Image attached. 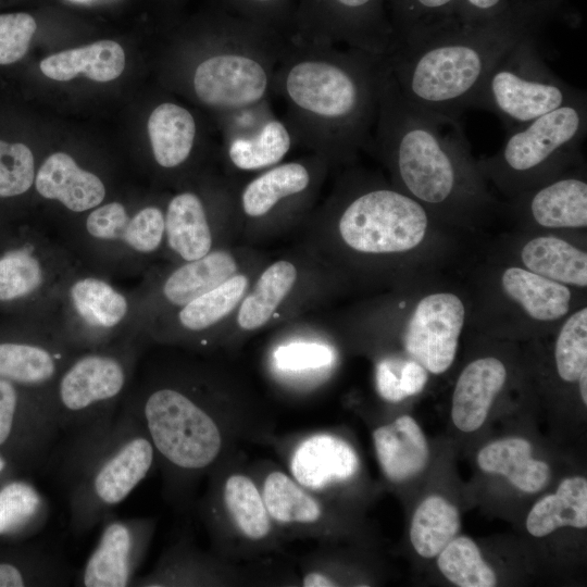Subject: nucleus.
<instances>
[{"instance_id": "19", "label": "nucleus", "mask_w": 587, "mask_h": 587, "mask_svg": "<svg viewBox=\"0 0 587 587\" xmlns=\"http://www.w3.org/2000/svg\"><path fill=\"white\" fill-rule=\"evenodd\" d=\"M259 261L230 276L184 307L161 317L145 333L149 345L179 348L195 353L220 350L238 307L261 266Z\"/></svg>"}, {"instance_id": "40", "label": "nucleus", "mask_w": 587, "mask_h": 587, "mask_svg": "<svg viewBox=\"0 0 587 587\" xmlns=\"http://www.w3.org/2000/svg\"><path fill=\"white\" fill-rule=\"evenodd\" d=\"M441 574L459 587H492L494 570L484 561L477 545L466 536L454 537L437 555Z\"/></svg>"}, {"instance_id": "7", "label": "nucleus", "mask_w": 587, "mask_h": 587, "mask_svg": "<svg viewBox=\"0 0 587 587\" xmlns=\"http://www.w3.org/2000/svg\"><path fill=\"white\" fill-rule=\"evenodd\" d=\"M149 345L141 335L83 350L64 366L46 395L63 451L77 449L102 435L115 420L139 358Z\"/></svg>"}, {"instance_id": "50", "label": "nucleus", "mask_w": 587, "mask_h": 587, "mask_svg": "<svg viewBox=\"0 0 587 587\" xmlns=\"http://www.w3.org/2000/svg\"><path fill=\"white\" fill-rule=\"evenodd\" d=\"M7 469V460L0 454V475L4 473Z\"/></svg>"}, {"instance_id": "44", "label": "nucleus", "mask_w": 587, "mask_h": 587, "mask_svg": "<svg viewBox=\"0 0 587 587\" xmlns=\"http://www.w3.org/2000/svg\"><path fill=\"white\" fill-rule=\"evenodd\" d=\"M37 29L35 18L25 12L0 14V65L21 60Z\"/></svg>"}, {"instance_id": "41", "label": "nucleus", "mask_w": 587, "mask_h": 587, "mask_svg": "<svg viewBox=\"0 0 587 587\" xmlns=\"http://www.w3.org/2000/svg\"><path fill=\"white\" fill-rule=\"evenodd\" d=\"M555 367L561 379L577 382L587 370V308L583 307L566 317L554 345Z\"/></svg>"}, {"instance_id": "33", "label": "nucleus", "mask_w": 587, "mask_h": 587, "mask_svg": "<svg viewBox=\"0 0 587 587\" xmlns=\"http://www.w3.org/2000/svg\"><path fill=\"white\" fill-rule=\"evenodd\" d=\"M500 284L505 296L538 322L561 320L570 311L572 291L569 286L524 267H507L500 276Z\"/></svg>"}, {"instance_id": "35", "label": "nucleus", "mask_w": 587, "mask_h": 587, "mask_svg": "<svg viewBox=\"0 0 587 587\" xmlns=\"http://www.w3.org/2000/svg\"><path fill=\"white\" fill-rule=\"evenodd\" d=\"M39 66L45 76L59 82L85 75L95 82L105 83L122 74L125 53L117 42L99 40L52 54L43 59Z\"/></svg>"}, {"instance_id": "13", "label": "nucleus", "mask_w": 587, "mask_h": 587, "mask_svg": "<svg viewBox=\"0 0 587 587\" xmlns=\"http://www.w3.org/2000/svg\"><path fill=\"white\" fill-rule=\"evenodd\" d=\"M191 179L167 198L162 262L191 261L238 243L240 182L224 172H203Z\"/></svg>"}, {"instance_id": "24", "label": "nucleus", "mask_w": 587, "mask_h": 587, "mask_svg": "<svg viewBox=\"0 0 587 587\" xmlns=\"http://www.w3.org/2000/svg\"><path fill=\"white\" fill-rule=\"evenodd\" d=\"M98 541L77 571L75 585L82 587L133 586L153 539L157 519L117 517L113 512L100 522Z\"/></svg>"}, {"instance_id": "11", "label": "nucleus", "mask_w": 587, "mask_h": 587, "mask_svg": "<svg viewBox=\"0 0 587 587\" xmlns=\"http://www.w3.org/2000/svg\"><path fill=\"white\" fill-rule=\"evenodd\" d=\"M199 512L211 550L235 562L279 551L287 539L274 524L242 450L208 475Z\"/></svg>"}, {"instance_id": "30", "label": "nucleus", "mask_w": 587, "mask_h": 587, "mask_svg": "<svg viewBox=\"0 0 587 587\" xmlns=\"http://www.w3.org/2000/svg\"><path fill=\"white\" fill-rule=\"evenodd\" d=\"M533 222L549 229L586 228L587 183L582 173L565 171L517 197Z\"/></svg>"}, {"instance_id": "31", "label": "nucleus", "mask_w": 587, "mask_h": 587, "mask_svg": "<svg viewBox=\"0 0 587 587\" xmlns=\"http://www.w3.org/2000/svg\"><path fill=\"white\" fill-rule=\"evenodd\" d=\"M507 380L504 363L496 357L471 361L460 373L451 403V419L464 433L478 429Z\"/></svg>"}, {"instance_id": "23", "label": "nucleus", "mask_w": 587, "mask_h": 587, "mask_svg": "<svg viewBox=\"0 0 587 587\" xmlns=\"http://www.w3.org/2000/svg\"><path fill=\"white\" fill-rule=\"evenodd\" d=\"M221 125L223 172L239 182L285 161L299 145L285 118L274 114L270 101L234 115Z\"/></svg>"}, {"instance_id": "15", "label": "nucleus", "mask_w": 587, "mask_h": 587, "mask_svg": "<svg viewBox=\"0 0 587 587\" xmlns=\"http://www.w3.org/2000/svg\"><path fill=\"white\" fill-rule=\"evenodd\" d=\"M583 92L551 71L530 36L500 59L473 97L470 109L494 113L511 132Z\"/></svg>"}, {"instance_id": "3", "label": "nucleus", "mask_w": 587, "mask_h": 587, "mask_svg": "<svg viewBox=\"0 0 587 587\" xmlns=\"http://www.w3.org/2000/svg\"><path fill=\"white\" fill-rule=\"evenodd\" d=\"M429 210L383 177L351 168L301 224V242L353 279H391L429 229Z\"/></svg>"}, {"instance_id": "49", "label": "nucleus", "mask_w": 587, "mask_h": 587, "mask_svg": "<svg viewBox=\"0 0 587 587\" xmlns=\"http://www.w3.org/2000/svg\"><path fill=\"white\" fill-rule=\"evenodd\" d=\"M583 403L587 404V370L583 371L577 379Z\"/></svg>"}, {"instance_id": "12", "label": "nucleus", "mask_w": 587, "mask_h": 587, "mask_svg": "<svg viewBox=\"0 0 587 587\" xmlns=\"http://www.w3.org/2000/svg\"><path fill=\"white\" fill-rule=\"evenodd\" d=\"M330 165L309 153L240 182L238 243L253 246L299 228L316 207Z\"/></svg>"}, {"instance_id": "1", "label": "nucleus", "mask_w": 587, "mask_h": 587, "mask_svg": "<svg viewBox=\"0 0 587 587\" xmlns=\"http://www.w3.org/2000/svg\"><path fill=\"white\" fill-rule=\"evenodd\" d=\"M123 402L157 455L163 496L186 509L199 482L245 444L265 445L274 419L255 390L222 364L175 355L150 364Z\"/></svg>"}, {"instance_id": "37", "label": "nucleus", "mask_w": 587, "mask_h": 587, "mask_svg": "<svg viewBox=\"0 0 587 587\" xmlns=\"http://www.w3.org/2000/svg\"><path fill=\"white\" fill-rule=\"evenodd\" d=\"M564 526H587V480L583 476L564 478L555 492L533 505L526 519V528L534 537L547 536Z\"/></svg>"}, {"instance_id": "20", "label": "nucleus", "mask_w": 587, "mask_h": 587, "mask_svg": "<svg viewBox=\"0 0 587 587\" xmlns=\"http://www.w3.org/2000/svg\"><path fill=\"white\" fill-rule=\"evenodd\" d=\"M267 511L284 537L336 542L355 532L348 510L305 489L271 460L249 464Z\"/></svg>"}, {"instance_id": "42", "label": "nucleus", "mask_w": 587, "mask_h": 587, "mask_svg": "<svg viewBox=\"0 0 587 587\" xmlns=\"http://www.w3.org/2000/svg\"><path fill=\"white\" fill-rule=\"evenodd\" d=\"M36 173L34 154L26 145L0 140V198L26 193Z\"/></svg>"}, {"instance_id": "32", "label": "nucleus", "mask_w": 587, "mask_h": 587, "mask_svg": "<svg viewBox=\"0 0 587 587\" xmlns=\"http://www.w3.org/2000/svg\"><path fill=\"white\" fill-rule=\"evenodd\" d=\"M377 462L385 478L402 484L420 474L428 462L424 433L410 415L377 426L372 433Z\"/></svg>"}, {"instance_id": "5", "label": "nucleus", "mask_w": 587, "mask_h": 587, "mask_svg": "<svg viewBox=\"0 0 587 587\" xmlns=\"http://www.w3.org/2000/svg\"><path fill=\"white\" fill-rule=\"evenodd\" d=\"M530 36L529 20L501 14L479 24H457L416 45L392 49L384 59L408 101L460 118L500 59Z\"/></svg>"}, {"instance_id": "38", "label": "nucleus", "mask_w": 587, "mask_h": 587, "mask_svg": "<svg viewBox=\"0 0 587 587\" xmlns=\"http://www.w3.org/2000/svg\"><path fill=\"white\" fill-rule=\"evenodd\" d=\"M49 516L48 500L30 483L11 480L0 486V536L35 534L46 525Z\"/></svg>"}, {"instance_id": "36", "label": "nucleus", "mask_w": 587, "mask_h": 587, "mask_svg": "<svg viewBox=\"0 0 587 587\" xmlns=\"http://www.w3.org/2000/svg\"><path fill=\"white\" fill-rule=\"evenodd\" d=\"M524 268L550 280L579 288L587 286V253L555 236H537L520 250Z\"/></svg>"}, {"instance_id": "39", "label": "nucleus", "mask_w": 587, "mask_h": 587, "mask_svg": "<svg viewBox=\"0 0 587 587\" xmlns=\"http://www.w3.org/2000/svg\"><path fill=\"white\" fill-rule=\"evenodd\" d=\"M460 514L455 505L438 495L425 498L414 511L410 525V541L423 558H434L460 530Z\"/></svg>"}, {"instance_id": "34", "label": "nucleus", "mask_w": 587, "mask_h": 587, "mask_svg": "<svg viewBox=\"0 0 587 587\" xmlns=\"http://www.w3.org/2000/svg\"><path fill=\"white\" fill-rule=\"evenodd\" d=\"M532 444L520 437L503 438L483 447L477 453L482 471L503 475L517 489L533 494L550 478L549 465L533 458Z\"/></svg>"}, {"instance_id": "46", "label": "nucleus", "mask_w": 587, "mask_h": 587, "mask_svg": "<svg viewBox=\"0 0 587 587\" xmlns=\"http://www.w3.org/2000/svg\"><path fill=\"white\" fill-rule=\"evenodd\" d=\"M459 24H479L500 16L503 0H459Z\"/></svg>"}, {"instance_id": "22", "label": "nucleus", "mask_w": 587, "mask_h": 587, "mask_svg": "<svg viewBox=\"0 0 587 587\" xmlns=\"http://www.w3.org/2000/svg\"><path fill=\"white\" fill-rule=\"evenodd\" d=\"M78 264L54 230L23 238L0 254V303H28L42 316Z\"/></svg>"}, {"instance_id": "4", "label": "nucleus", "mask_w": 587, "mask_h": 587, "mask_svg": "<svg viewBox=\"0 0 587 587\" xmlns=\"http://www.w3.org/2000/svg\"><path fill=\"white\" fill-rule=\"evenodd\" d=\"M367 152L385 165L396 188L429 211L457 215L490 203L460 118L408 101L387 66Z\"/></svg>"}, {"instance_id": "43", "label": "nucleus", "mask_w": 587, "mask_h": 587, "mask_svg": "<svg viewBox=\"0 0 587 587\" xmlns=\"http://www.w3.org/2000/svg\"><path fill=\"white\" fill-rule=\"evenodd\" d=\"M229 12L289 39L296 0H223Z\"/></svg>"}, {"instance_id": "25", "label": "nucleus", "mask_w": 587, "mask_h": 587, "mask_svg": "<svg viewBox=\"0 0 587 587\" xmlns=\"http://www.w3.org/2000/svg\"><path fill=\"white\" fill-rule=\"evenodd\" d=\"M465 321L462 299L450 291L422 297L404 321L401 342L410 360L432 374L445 373L453 363Z\"/></svg>"}, {"instance_id": "2", "label": "nucleus", "mask_w": 587, "mask_h": 587, "mask_svg": "<svg viewBox=\"0 0 587 587\" xmlns=\"http://www.w3.org/2000/svg\"><path fill=\"white\" fill-rule=\"evenodd\" d=\"M385 68L384 57L359 49L288 39L272 96L284 101V118L299 146L325 159L333 170L367 151Z\"/></svg>"}, {"instance_id": "47", "label": "nucleus", "mask_w": 587, "mask_h": 587, "mask_svg": "<svg viewBox=\"0 0 587 587\" xmlns=\"http://www.w3.org/2000/svg\"><path fill=\"white\" fill-rule=\"evenodd\" d=\"M398 373L400 387L405 397L422 391L428 378L427 371L414 360L401 361Z\"/></svg>"}, {"instance_id": "18", "label": "nucleus", "mask_w": 587, "mask_h": 587, "mask_svg": "<svg viewBox=\"0 0 587 587\" xmlns=\"http://www.w3.org/2000/svg\"><path fill=\"white\" fill-rule=\"evenodd\" d=\"M283 467L302 487L348 510L362 472L354 446L334 429H313L285 436L272 434L266 442Z\"/></svg>"}, {"instance_id": "6", "label": "nucleus", "mask_w": 587, "mask_h": 587, "mask_svg": "<svg viewBox=\"0 0 587 587\" xmlns=\"http://www.w3.org/2000/svg\"><path fill=\"white\" fill-rule=\"evenodd\" d=\"M157 466L141 423L123 401L111 426L85 446L62 453L70 527L82 536L100 524Z\"/></svg>"}, {"instance_id": "45", "label": "nucleus", "mask_w": 587, "mask_h": 587, "mask_svg": "<svg viewBox=\"0 0 587 587\" xmlns=\"http://www.w3.org/2000/svg\"><path fill=\"white\" fill-rule=\"evenodd\" d=\"M400 361L377 359L375 363V387L379 397L389 403H398L405 399L399 380Z\"/></svg>"}, {"instance_id": "21", "label": "nucleus", "mask_w": 587, "mask_h": 587, "mask_svg": "<svg viewBox=\"0 0 587 587\" xmlns=\"http://www.w3.org/2000/svg\"><path fill=\"white\" fill-rule=\"evenodd\" d=\"M384 0H296L290 40L345 45L386 57L394 43Z\"/></svg>"}, {"instance_id": "48", "label": "nucleus", "mask_w": 587, "mask_h": 587, "mask_svg": "<svg viewBox=\"0 0 587 587\" xmlns=\"http://www.w3.org/2000/svg\"><path fill=\"white\" fill-rule=\"evenodd\" d=\"M24 387L0 378V447L4 440V422L7 415L16 407Z\"/></svg>"}, {"instance_id": "16", "label": "nucleus", "mask_w": 587, "mask_h": 587, "mask_svg": "<svg viewBox=\"0 0 587 587\" xmlns=\"http://www.w3.org/2000/svg\"><path fill=\"white\" fill-rule=\"evenodd\" d=\"M268 258L253 246L235 243L185 262H159L134 289L137 328L146 330L161 317L184 307L236 273Z\"/></svg>"}, {"instance_id": "8", "label": "nucleus", "mask_w": 587, "mask_h": 587, "mask_svg": "<svg viewBox=\"0 0 587 587\" xmlns=\"http://www.w3.org/2000/svg\"><path fill=\"white\" fill-rule=\"evenodd\" d=\"M348 280L303 242L259 270L220 350L233 352L253 335L321 309L348 287Z\"/></svg>"}, {"instance_id": "14", "label": "nucleus", "mask_w": 587, "mask_h": 587, "mask_svg": "<svg viewBox=\"0 0 587 587\" xmlns=\"http://www.w3.org/2000/svg\"><path fill=\"white\" fill-rule=\"evenodd\" d=\"M42 317L76 351L141 335L134 289L125 290L113 278L80 264L65 279Z\"/></svg>"}, {"instance_id": "29", "label": "nucleus", "mask_w": 587, "mask_h": 587, "mask_svg": "<svg viewBox=\"0 0 587 587\" xmlns=\"http://www.w3.org/2000/svg\"><path fill=\"white\" fill-rule=\"evenodd\" d=\"M147 130L152 160L159 171L182 180L197 155L199 125L196 116L178 103L163 101L151 111Z\"/></svg>"}, {"instance_id": "28", "label": "nucleus", "mask_w": 587, "mask_h": 587, "mask_svg": "<svg viewBox=\"0 0 587 587\" xmlns=\"http://www.w3.org/2000/svg\"><path fill=\"white\" fill-rule=\"evenodd\" d=\"M34 187L42 199L83 216L105 202L108 187L101 176L82 167L66 152H53L37 170Z\"/></svg>"}, {"instance_id": "26", "label": "nucleus", "mask_w": 587, "mask_h": 587, "mask_svg": "<svg viewBox=\"0 0 587 587\" xmlns=\"http://www.w3.org/2000/svg\"><path fill=\"white\" fill-rule=\"evenodd\" d=\"M252 574L239 562L213 550L197 548L188 539L167 547L151 571L137 575L136 587H236L254 583Z\"/></svg>"}, {"instance_id": "17", "label": "nucleus", "mask_w": 587, "mask_h": 587, "mask_svg": "<svg viewBox=\"0 0 587 587\" xmlns=\"http://www.w3.org/2000/svg\"><path fill=\"white\" fill-rule=\"evenodd\" d=\"M275 328L262 354V369L271 386L289 398L322 390L340 360L333 329L307 315Z\"/></svg>"}, {"instance_id": "27", "label": "nucleus", "mask_w": 587, "mask_h": 587, "mask_svg": "<svg viewBox=\"0 0 587 587\" xmlns=\"http://www.w3.org/2000/svg\"><path fill=\"white\" fill-rule=\"evenodd\" d=\"M78 352L49 322L37 317L27 338L0 341V378L46 396Z\"/></svg>"}, {"instance_id": "10", "label": "nucleus", "mask_w": 587, "mask_h": 587, "mask_svg": "<svg viewBox=\"0 0 587 587\" xmlns=\"http://www.w3.org/2000/svg\"><path fill=\"white\" fill-rule=\"evenodd\" d=\"M508 133L500 150L477 165L484 177L517 197L580 161L587 133L586 92Z\"/></svg>"}, {"instance_id": "9", "label": "nucleus", "mask_w": 587, "mask_h": 587, "mask_svg": "<svg viewBox=\"0 0 587 587\" xmlns=\"http://www.w3.org/2000/svg\"><path fill=\"white\" fill-rule=\"evenodd\" d=\"M167 198L137 208L107 201L57 234L80 265L111 278L141 277L161 261Z\"/></svg>"}]
</instances>
